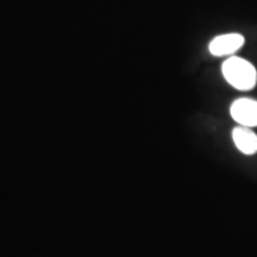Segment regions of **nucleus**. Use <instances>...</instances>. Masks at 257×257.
I'll use <instances>...</instances> for the list:
<instances>
[{
	"instance_id": "4",
	"label": "nucleus",
	"mask_w": 257,
	"mask_h": 257,
	"mask_svg": "<svg viewBox=\"0 0 257 257\" xmlns=\"http://www.w3.org/2000/svg\"><path fill=\"white\" fill-rule=\"evenodd\" d=\"M234 146L240 153L245 155H253L257 153V135L248 126H237L232 130Z\"/></svg>"
},
{
	"instance_id": "1",
	"label": "nucleus",
	"mask_w": 257,
	"mask_h": 257,
	"mask_svg": "<svg viewBox=\"0 0 257 257\" xmlns=\"http://www.w3.org/2000/svg\"><path fill=\"white\" fill-rule=\"evenodd\" d=\"M221 72L225 80L239 91H250L257 83V70L249 61L230 57L223 63Z\"/></svg>"
},
{
	"instance_id": "3",
	"label": "nucleus",
	"mask_w": 257,
	"mask_h": 257,
	"mask_svg": "<svg viewBox=\"0 0 257 257\" xmlns=\"http://www.w3.org/2000/svg\"><path fill=\"white\" fill-rule=\"evenodd\" d=\"M244 44V37L240 34H225L211 41L208 49L214 56L231 55L239 50Z\"/></svg>"
},
{
	"instance_id": "2",
	"label": "nucleus",
	"mask_w": 257,
	"mask_h": 257,
	"mask_svg": "<svg viewBox=\"0 0 257 257\" xmlns=\"http://www.w3.org/2000/svg\"><path fill=\"white\" fill-rule=\"evenodd\" d=\"M232 119L242 126H257V100L240 98L232 102L230 108Z\"/></svg>"
}]
</instances>
